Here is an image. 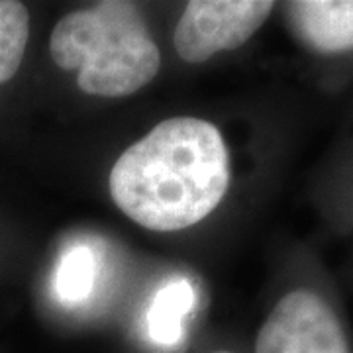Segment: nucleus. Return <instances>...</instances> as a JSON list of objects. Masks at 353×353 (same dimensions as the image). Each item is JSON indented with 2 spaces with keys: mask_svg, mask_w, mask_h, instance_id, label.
Returning a JSON list of instances; mask_svg holds the SVG:
<instances>
[{
  "mask_svg": "<svg viewBox=\"0 0 353 353\" xmlns=\"http://www.w3.org/2000/svg\"><path fill=\"white\" fill-rule=\"evenodd\" d=\"M228 185L230 157L222 134L190 116L159 122L110 171L114 204L153 232L202 222L226 196Z\"/></svg>",
  "mask_w": 353,
  "mask_h": 353,
  "instance_id": "f257e3e1",
  "label": "nucleus"
},
{
  "mask_svg": "<svg viewBox=\"0 0 353 353\" xmlns=\"http://www.w3.org/2000/svg\"><path fill=\"white\" fill-rule=\"evenodd\" d=\"M51 59L77 71V85L90 97L120 99L150 85L161 53L148 24L130 2H99L65 14L50 39Z\"/></svg>",
  "mask_w": 353,
  "mask_h": 353,
  "instance_id": "f03ea898",
  "label": "nucleus"
},
{
  "mask_svg": "<svg viewBox=\"0 0 353 353\" xmlns=\"http://www.w3.org/2000/svg\"><path fill=\"white\" fill-rule=\"evenodd\" d=\"M255 353H352L340 318L318 292H287L267 316Z\"/></svg>",
  "mask_w": 353,
  "mask_h": 353,
  "instance_id": "7ed1b4c3",
  "label": "nucleus"
},
{
  "mask_svg": "<svg viewBox=\"0 0 353 353\" xmlns=\"http://www.w3.org/2000/svg\"><path fill=\"white\" fill-rule=\"evenodd\" d=\"M269 0H194L175 30V50L187 63H202L218 51L241 48L271 16Z\"/></svg>",
  "mask_w": 353,
  "mask_h": 353,
  "instance_id": "20e7f679",
  "label": "nucleus"
},
{
  "mask_svg": "<svg viewBox=\"0 0 353 353\" xmlns=\"http://www.w3.org/2000/svg\"><path fill=\"white\" fill-rule=\"evenodd\" d=\"M290 30L324 55L353 51V0H301L287 6Z\"/></svg>",
  "mask_w": 353,
  "mask_h": 353,
  "instance_id": "39448f33",
  "label": "nucleus"
},
{
  "mask_svg": "<svg viewBox=\"0 0 353 353\" xmlns=\"http://www.w3.org/2000/svg\"><path fill=\"white\" fill-rule=\"evenodd\" d=\"M194 306V287L189 279H175L155 294L148 310L150 338L161 345H173L181 340L183 320Z\"/></svg>",
  "mask_w": 353,
  "mask_h": 353,
  "instance_id": "423d86ee",
  "label": "nucleus"
},
{
  "mask_svg": "<svg viewBox=\"0 0 353 353\" xmlns=\"http://www.w3.org/2000/svg\"><path fill=\"white\" fill-rule=\"evenodd\" d=\"M30 14L22 2L0 0V85L10 81L24 59Z\"/></svg>",
  "mask_w": 353,
  "mask_h": 353,
  "instance_id": "0eeeda50",
  "label": "nucleus"
},
{
  "mask_svg": "<svg viewBox=\"0 0 353 353\" xmlns=\"http://www.w3.org/2000/svg\"><path fill=\"white\" fill-rule=\"evenodd\" d=\"M97 259L87 245H77L65 253L55 275V292L63 303H83L94 285Z\"/></svg>",
  "mask_w": 353,
  "mask_h": 353,
  "instance_id": "6e6552de",
  "label": "nucleus"
},
{
  "mask_svg": "<svg viewBox=\"0 0 353 353\" xmlns=\"http://www.w3.org/2000/svg\"><path fill=\"white\" fill-rule=\"evenodd\" d=\"M214 353H232V352H214Z\"/></svg>",
  "mask_w": 353,
  "mask_h": 353,
  "instance_id": "1a4fd4ad",
  "label": "nucleus"
}]
</instances>
